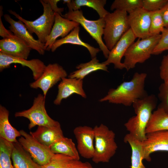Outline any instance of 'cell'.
<instances>
[{
	"label": "cell",
	"mask_w": 168,
	"mask_h": 168,
	"mask_svg": "<svg viewBox=\"0 0 168 168\" xmlns=\"http://www.w3.org/2000/svg\"><path fill=\"white\" fill-rule=\"evenodd\" d=\"M147 74L136 72L129 81L124 82L116 88L110 89L107 94L99 101H108L115 104L130 106L137 100L148 95L145 84Z\"/></svg>",
	"instance_id": "obj_1"
},
{
	"label": "cell",
	"mask_w": 168,
	"mask_h": 168,
	"mask_svg": "<svg viewBox=\"0 0 168 168\" xmlns=\"http://www.w3.org/2000/svg\"><path fill=\"white\" fill-rule=\"evenodd\" d=\"M157 102V98L153 94L137 100L132 105L136 115L124 124L129 133L142 142L146 139V129Z\"/></svg>",
	"instance_id": "obj_2"
},
{
	"label": "cell",
	"mask_w": 168,
	"mask_h": 168,
	"mask_svg": "<svg viewBox=\"0 0 168 168\" xmlns=\"http://www.w3.org/2000/svg\"><path fill=\"white\" fill-rule=\"evenodd\" d=\"M93 129L95 143L92 161L96 163L108 162L118 148L115 133L103 124L96 126Z\"/></svg>",
	"instance_id": "obj_3"
},
{
	"label": "cell",
	"mask_w": 168,
	"mask_h": 168,
	"mask_svg": "<svg viewBox=\"0 0 168 168\" xmlns=\"http://www.w3.org/2000/svg\"><path fill=\"white\" fill-rule=\"evenodd\" d=\"M128 13L118 10L109 13L104 18L105 26L103 31L105 44L110 51L129 29Z\"/></svg>",
	"instance_id": "obj_4"
},
{
	"label": "cell",
	"mask_w": 168,
	"mask_h": 168,
	"mask_svg": "<svg viewBox=\"0 0 168 168\" xmlns=\"http://www.w3.org/2000/svg\"><path fill=\"white\" fill-rule=\"evenodd\" d=\"M40 1L43 6V12L41 15L33 21L24 19L12 10H9L8 12L21 21L30 34L35 33L38 37V40L45 44L54 23L55 12L53 11L49 3L44 2L43 0Z\"/></svg>",
	"instance_id": "obj_5"
},
{
	"label": "cell",
	"mask_w": 168,
	"mask_h": 168,
	"mask_svg": "<svg viewBox=\"0 0 168 168\" xmlns=\"http://www.w3.org/2000/svg\"><path fill=\"white\" fill-rule=\"evenodd\" d=\"M161 37V34L143 39H138L126 51L123 63L128 71L138 63H143L149 58Z\"/></svg>",
	"instance_id": "obj_6"
},
{
	"label": "cell",
	"mask_w": 168,
	"mask_h": 168,
	"mask_svg": "<svg viewBox=\"0 0 168 168\" xmlns=\"http://www.w3.org/2000/svg\"><path fill=\"white\" fill-rule=\"evenodd\" d=\"M62 16L80 24L96 41L105 57L108 58L110 50L104 43L102 38L105 26L104 18H100L96 20H88L84 17L81 10L68 11Z\"/></svg>",
	"instance_id": "obj_7"
},
{
	"label": "cell",
	"mask_w": 168,
	"mask_h": 168,
	"mask_svg": "<svg viewBox=\"0 0 168 168\" xmlns=\"http://www.w3.org/2000/svg\"><path fill=\"white\" fill-rule=\"evenodd\" d=\"M45 98L43 94H39L35 98L30 108L16 112L15 117L28 119L30 122L28 125L30 130L36 125L52 127L60 125L58 122L52 119L48 114L45 106Z\"/></svg>",
	"instance_id": "obj_8"
},
{
	"label": "cell",
	"mask_w": 168,
	"mask_h": 168,
	"mask_svg": "<svg viewBox=\"0 0 168 168\" xmlns=\"http://www.w3.org/2000/svg\"><path fill=\"white\" fill-rule=\"evenodd\" d=\"M19 131L22 137L19 138L18 142L33 160L41 166L48 163L54 154L49 148L41 144L24 130Z\"/></svg>",
	"instance_id": "obj_9"
},
{
	"label": "cell",
	"mask_w": 168,
	"mask_h": 168,
	"mask_svg": "<svg viewBox=\"0 0 168 168\" xmlns=\"http://www.w3.org/2000/svg\"><path fill=\"white\" fill-rule=\"evenodd\" d=\"M67 75V72L61 66L57 63H50L46 66L41 76L30 85L32 88L41 89L46 98L49 90Z\"/></svg>",
	"instance_id": "obj_10"
},
{
	"label": "cell",
	"mask_w": 168,
	"mask_h": 168,
	"mask_svg": "<svg viewBox=\"0 0 168 168\" xmlns=\"http://www.w3.org/2000/svg\"><path fill=\"white\" fill-rule=\"evenodd\" d=\"M143 160L150 161V155L155 152H168V130L156 131L146 134L142 142Z\"/></svg>",
	"instance_id": "obj_11"
},
{
	"label": "cell",
	"mask_w": 168,
	"mask_h": 168,
	"mask_svg": "<svg viewBox=\"0 0 168 168\" xmlns=\"http://www.w3.org/2000/svg\"><path fill=\"white\" fill-rule=\"evenodd\" d=\"M128 19L130 28L136 38L143 39L151 36L150 12L138 8L129 14Z\"/></svg>",
	"instance_id": "obj_12"
},
{
	"label": "cell",
	"mask_w": 168,
	"mask_h": 168,
	"mask_svg": "<svg viewBox=\"0 0 168 168\" xmlns=\"http://www.w3.org/2000/svg\"><path fill=\"white\" fill-rule=\"evenodd\" d=\"M79 155L86 159L92 158L94 152L95 134L93 128L87 126H79L73 130Z\"/></svg>",
	"instance_id": "obj_13"
},
{
	"label": "cell",
	"mask_w": 168,
	"mask_h": 168,
	"mask_svg": "<svg viewBox=\"0 0 168 168\" xmlns=\"http://www.w3.org/2000/svg\"><path fill=\"white\" fill-rule=\"evenodd\" d=\"M136 38L130 28L122 36L110 52L107 60L104 63L108 65L113 64L115 69H123L126 67L121 60L130 46Z\"/></svg>",
	"instance_id": "obj_14"
},
{
	"label": "cell",
	"mask_w": 168,
	"mask_h": 168,
	"mask_svg": "<svg viewBox=\"0 0 168 168\" xmlns=\"http://www.w3.org/2000/svg\"><path fill=\"white\" fill-rule=\"evenodd\" d=\"M4 17L5 20L10 24V30L14 35L26 42L32 49L36 51L40 54H44V44L35 39L21 21L19 20L15 21L7 14H4Z\"/></svg>",
	"instance_id": "obj_15"
},
{
	"label": "cell",
	"mask_w": 168,
	"mask_h": 168,
	"mask_svg": "<svg viewBox=\"0 0 168 168\" xmlns=\"http://www.w3.org/2000/svg\"><path fill=\"white\" fill-rule=\"evenodd\" d=\"M79 25L77 22L64 18L58 13H55L54 24L44 44L45 50H50L58 38L65 37L75 27Z\"/></svg>",
	"instance_id": "obj_16"
},
{
	"label": "cell",
	"mask_w": 168,
	"mask_h": 168,
	"mask_svg": "<svg viewBox=\"0 0 168 168\" xmlns=\"http://www.w3.org/2000/svg\"><path fill=\"white\" fill-rule=\"evenodd\" d=\"M19 64L30 68L32 72L33 78L38 79L43 73L46 66L38 59L27 60L22 58L15 57L0 52V71L8 68L11 64Z\"/></svg>",
	"instance_id": "obj_17"
},
{
	"label": "cell",
	"mask_w": 168,
	"mask_h": 168,
	"mask_svg": "<svg viewBox=\"0 0 168 168\" xmlns=\"http://www.w3.org/2000/svg\"><path fill=\"white\" fill-rule=\"evenodd\" d=\"M31 49L26 42L14 34L0 40V52L12 57L27 59Z\"/></svg>",
	"instance_id": "obj_18"
},
{
	"label": "cell",
	"mask_w": 168,
	"mask_h": 168,
	"mask_svg": "<svg viewBox=\"0 0 168 168\" xmlns=\"http://www.w3.org/2000/svg\"><path fill=\"white\" fill-rule=\"evenodd\" d=\"M83 80L80 79L69 77L62 78L58 86V93L54 101V104L59 105L63 100L75 94L86 98V95L83 88Z\"/></svg>",
	"instance_id": "obj_19"
},
{
	"label": "cell",
	"mask_w": 168,
	"mask_h": 168,
	"mask_svg": "<svg viewBox=\"0 0 168 168\" xmlns=\"http://www.w3.org/2000/svg\"><path fill=\"white\" fill-rule=\"evenodd\" d=\"M30 134L39 142L49 148L54 143L64 137L60 124L52 127L38 126L35 132H30Z\"/></svg>",
	"instance_id": "obj_20"
},
{
	"label": "cell",
	"mask_w": 168,
	"mask_h": 168,
	"mask_svg": "<svg viewBox=\"0 0 168 168\" xmlns=\"http://www.w3.org/2000/svg\"><path fill=\"white\" fill-rule=\"evenodd\" d=\"M11 159L14 168H41L18 141L13 143Z\"/></svg>",
	"instance_id": "obj_21"
},
{
	"label": "cell",
	"mask_w": 168,
	"mask_h": 168,
	"mask_svg": "<svg viewBox=\"0 0 168 168\" xmlns=\"http://www.w3.org/2000/svg\"><path fill=\"white\" fill-rule=\"evenodd\" d=\"M79 26L75 27L67 35L63 38L57 40L53 45L51 50L54 52L59 47L65 44H71L82 46L86 48L89 51L92 58L96 57L97 53L100 50L87 43L82 41L80 38Z\"/></svg>",
	"instance_id": "obj_22"
},
{
	"label": "cell",
	"mask_w": 168,
	"mask_h": 168,
	"mask_svg": "<svg viewBox=\"0 0 168 168\" xmlns=\"http://www.w3.org/2000/svg\"><path fill=\"white\" fill-rule=\"evenodd\" d=\"M9 112L4 106L0 105V138L8 141L17 142L16 138L21 135L19 131L13 127L9 120Z\"/></svg>",
	"instance_id": "obj_23"
},
{
	"label": "cell",
	"mask_w": 168,
	"mask_h": 168,
	"mask_svg": "<svg viewBox=\"0 0 168 168\" xmlns=\"http://www.w3.org/2000/svg\"><path fill=\"white\" fill-rule=\"evenodd\" d=\"M108 64L103 62L100 63L96 57L88 62L78 65L76 67L77 70L71 73L68 77L83 80L88 75L98 70L108 72Z\"/></svg>",
	"instance_id": "obj_24"
},
{
	"label": "cell",
	"mask_w": 168,
	"mask_h": 168,
	"mask_svg": "<svg viewBox=\"0 0 168 168\" xmlns=\"http://www.w3.org/2000/svg\"><path fill=\"white\" fill-rule=\"evenodd\" d=\"M54 154H60L79 160V154L72 139L65 137L53 144L49 147Z\"/></svg>",
	"instance_id": "obj_25"
},
{
	"label": "cell",
	"mask_w": 168,
	"mask_h": 168,
	"mask_svg": "<svg viewBox=\"0 0 168 168\" xmlns=\"http://www.w3.org/2000/svg\"><path fill=\"white\" fill-rule=\"evenodd\" d=\"M124 142L130 146L131 150V168H146L144 165L142 142L138 140L128 133L124 139Z\"/></svg>",
	"instance_id": "obj_26"
},
{
	"label": "cell",
	"mask_w": 168,
	"mask_h": 168,
	"mask_svg": "<svg viewBox=\"0 0 168 168\" xmlns=\"http://www.w3.org/2000/svg\"><path fill=\"white\" fill-rule=\"evenodd\" d=\"M106 0H72L67 4L69 11L79 10L81 7L86 6L91 8L98 14L100 18H104L109 12L105 10L104 6Z\"/></svg>",
	"instance_id": "obj_27"
},
{
	"label": "cell",
	"mask_w": 168,
	"mask_h": 168,
	"mask_svg": "<svg viewBox=\"0 0 168 168\" xmlns=\"http://www.w3.org/2000/svg\"><path fill=\"white\" fill-rule=\"evenodd\" d=\"M160 130H168V114L157 108L153 111L146 129V133Z\"/></svg>",
	"instance_id": "obj_28"
},
{
	"label": "cell",
	"mask_w": 168,
	"mask_h": 168,
	"mask_svg": "<svg viewBox=\"0 0 168 168\" xmlns=\"http://www.w3.org/2000/svg\"><path fill=\"white\" fill-rule=\"evenodd\" d=\"M79 161L66 155L54 154L50 161L41 168H71Z\"/></svg>",
	"instance_id": "obj_29"
},
{
	"label": "cell",
	"mask_w": 168,
	"mask_h": 168,
	"mask_svg": "<svg viewBox=\"0 0 168 168\" xmlns=\"http://www.w3.org/2000/svg\"><path fill=\"white\" fill-rule=\"evenodd\" d=\"M13 143L0 138V168H14L11 162Z\"/></svg>",
	"instance_id": "obj_30"
},
{
	"label": "cell",
	"mask_w": 168,
	"mask_h": 168,
	"mask_svg": "<svg viewBox=\"0 0 168 168\" xmlns=\"http://www.w3.org/2000/svg\"><path fill=\"white\" fill-rule=\"evenodd\" d=\"M142 0H115L112 4L110 9L123 11L129 14L142 7Z\"/></svg>",
	"instance_id": "obj_31"
},
{
	"label": "cell",
	"mask_w": 168,
	"mask_h": 168,
	"mask_svg": "<svg viewBox=\"0 0 168 168\" xmlns=\"http://www.w3.org/2000/svg\"><path fill=\"white\" fill-rule=\"evenodd\" d=\"M150 36L161 34L165 28L164 22L160 10L150 12Z\"/></svg>",
	"instance_id": "obj_32"
},
{
	"label": "cell",
	"mask_w": 168,
	"mask_h": 168,
	"mask_svg": "<svg viewBox=\"0 0 168 168\" xmlns=\"http://www.w3.org/2000/svg\"><path fill=\"white\" fill-rule=\"evenodd\" d=\"M158 97L160 102L157 108L162 109L168 114V84L163 82L160 85Z\"/></svg>",
	"instance_id": "obj_33"
},
{
	"label": "cell",
	"mask_w": 168,
	"mask_h": 168,
	"mask_svg": "<svg viewBox=\"0 0 168 168\" xmlns=\"http://www.w3.org/2000/svg\"><path fill=\"white\" fill-rule=\"evenodd\" d=\"M159 41L154 49L152 54L158 55L168 50V28H165L161 34Z\"/></svg>",
	"instance_id": "obj_34"
},
{
	"label": "cell",
	"mask_w": 168,
	"mask_h": 168,
	"mask_svg": "<svg viewBox=\"0 0 168 168\" xmlns=\"http://www.w3.org/2000/svg\"><path fill=\"white\" fill-rule=\"evenodd\" d=\"M168 0H142V8L149 12L160 10Z\"/></svg>",
	"instance_id": "obj_35"
},
{
	"label": "cell",
	"mask_w": 168,
	"mask_h": 168,
	"mask_svg": "<svg viewBox=\"0 0 168 168\" xmlns=\"http://www.w3.org/2000/svg\"><path fill=\"white\" fill-rule=\"evenodd\" d=\"M160 76L164 83L168 84V54L163 57L160 67Z\"/></svg>",
	"instance_id": "obj_36"
},
{
	"label": "cell",
	"mask_w": 168,
	"mask_h": 168,
	"mask_svg": "<svg viewBox=\"0 0 168 168\" xmlns=\"http://www.w3.org/2000/svg\"><path fill=\"white\" fill-rule=\"evenodd\" d=\"M3 7L2 6H0V36L3 38L10 37L13 34L9 30H7L4 26L2 22V17L3 14Z\"/></svg>",
	"instance_id": "obj_37"
},
{
	"label": "cell",
	"mask_w": 168,
	"mask_h": 168,
	"mask_svg": "<svg viewBox=\"0 0 168 168\" xmlns=\"http://www.w3.org/2000/svg\"><path fill=\"white\" fill-rule=\"evenodd\" d=\"M46 3H49L53 11L55 13H57L62 16V12L63 11L64 8L58 7L57 4L60 0H43Z\"/></svg>",
	"instance_id": "obj_38"
},
{
	"label": "cell",
	"mask_w": 168,
	"mask_h": 168,
	"mask_svg": "<svg viewBox=\"0 0 168 168\" xmlns=\"http://www.w3.org/2000/svg\"><path fill=\"white\" fill-rule=\"evenodd\" d=\"M163 19L164 27L168 28V2L160 10Z\"/></svg>",
	"instance_id": "obj_39"
},
{
	"label": "cell",
	"mask_w": 168,
	"mask_h": 168,
	"mask_svg": "<svg viewBox=\"0 0 168 168\" xmlns=\"http://www.w3.org/2000/svg\"><path fill=\"white\" fill-rule=\"evenodd\" d=\"M71 168H95L88 162H82L79 161L75 166Z\"/></svg>",
	"instance_id": "obj_40"
},
{
	"label": "cell",
	"mask_w": 168,
	"mask_h": 168,
	"mask_svg": "<svg viewBox=\"0 0 168 168\" xmlns=\"http://www.w3.org/2000/svg\"><path fill=\"white\" fill-rule=\"evenodd\" d=\"M71 1V0H63V4H67L69 3Z\"/></svg>",
	"instance_id": "obj_41"
}]
</instances>
